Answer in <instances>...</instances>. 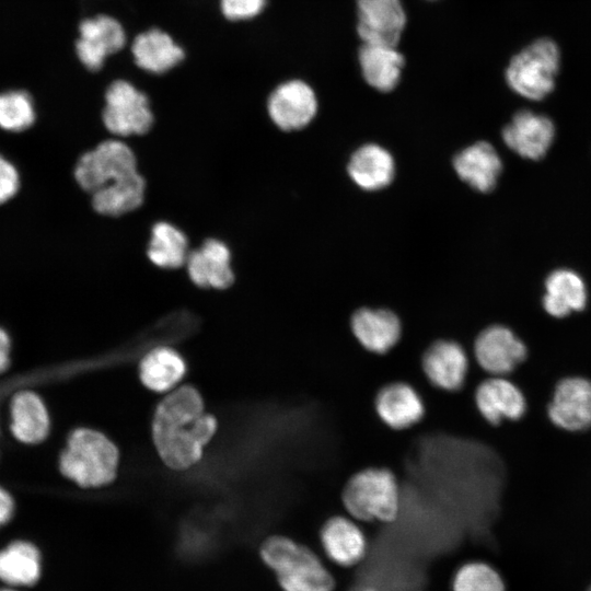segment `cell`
I'll use <instances>...</instances> for the list:
<instances>
[{
	"label": "cell",
	"instance_id": "cell-1",
	"mask_svg": "<svg viewBox=\"0 0 591 591\" xmlns=\"http://www.w3.org/2000/svg\"><path fill=\"white\" fill-rule=\"evenodd\" d=\"M74 178L92 195L93 209L119 217L138 209L144 200L146 182L138 172L134 151L120 140H105L78 160Z\"/></svg>",
	"mask_w": 591,
	"mask_h": 591
},
{
	"label": "cell",
	"instance_id": "cell-2",
	"mask_svg": "<svg viewBox=\"0 0 591 591\" xmlns=\"http://www.w3.org/2000/svg\"><path fill=\"white\" fill-rule=\"evenodd\" d=\"M217 429L216 418L205 412L198 391L184 385L166 395L157 406L152 433L162 461L173 470L196 464L202 448Z\"/></svg>",
	"mask_w": 591,
	"mask_h": 591
},
{
	"label": "cell",
	"instance_id": "cell-3",
	"mask_svg": "<svg viewBox=\"0 0 591 591\" xmlns=\"http://www.w3.org/2000/svg\"><path fill=\"white\" fill-rule=\"evenodd\" d=\"M341 506L352 519L362 522L395 521L402 507L397 475L384 466H368L357 471L344 485Z\"/></svg>",
	"mask_w": 591,
	"mask_h": 591
},
{
	"label": "cell",
	"instance_id": "cell-4",
	"mask_svg": "<svg viewBox=\"0 0 591 591\" xmlns=\"http://www.w3.org/2000/svg\"><path fill=\"white\" fill-rule=\"evenodd\" d=\"M263 561L276 573L283 591H333L335 582L305 545L283 535L266 538L259 548Z\"/></svg>",
	"mask_w": 591,
	"mask_h": 591
},
{
	"label": "cell",
	"instance_id": "cell-5",
	"mask_svg": "<svg viewBox=\"0 0 591 591\" xmlns=\"http://www.w3.org/2000/svg\"><path fill=\"white\" fill-rule=\"evenodd\" d=\"M118 460V450L106 436L93 429L79 428L68 438L60 454L59 468L81 487H101L115 479Z\"/></svg>",
	"mask_w": 591,
	"mask_h": 591
},
{
	"label": "cell",
	"instance_id": "cell-6",
	"mask_svg": "<svg viewBox=\"0 0 591 591\" xmlns=\"http://www.w3.org/2000/svg\"><path fill=\"white\" fill-rule=\"evenodd\" d=\"M559 63L555 42L536 39L511 58L505 73L507 84L518 95L540 101L554 90Z\"/></svg>",
	"mask_w": 591,
	"mask_h": 591
},
{
	"label": "cell",
	"instance_id": "cell-7",
	"mask_svg": "<svg viewBox=\"0 0 591 591\" xmlns=\"http://www.w3.org/2000/svg\"><path fill=\"white\" fill-rule=\"evenodd\" d=\"M102 119L109 132L120 137L142 136L153 125L148 97L124 80L108 86Z\"/></svg>",
	"mask_w": 591,
	"mask_h": 591
},
{
	"label": "cell",
	"instance_id": "cell-8",
	"mask_svg": "<svg viewBox=\"0 0 591 591\" xmlns=\"http://www.w3.org/2000/svg\"><path fill=\"white\" fill-rule=\"evenodd\" d=\"M355 7L360 43L398 47L407 24L402 0H355Z\"/></svg>",
	"mask_w": 591,
	"mask_h": 591
},
{
	"label": "cell",
	"instance_id": "cell-9",
	"mask_svg": "<svg viewBox=\"0 0 591 591\" xmlns=\"http://www.w3.org/2000/svg\"><path fill=\"white\" fill-rule=\"evenodd\" d=\"M420 366L431 386L444 392H459L466 384L470 359L460 341L437 338L424 350Z\"/></svg>",
	"mask_w": 591,
	"mask_h": 591
},
{
	"label": "cell",
	"instance_id": "cell-10",
	"mask_svg": "<svg viewBox=\"0 0 591 591\" xmlns=\"http://www.w3.org/2000/svg\"><path fill=\"white\" fill-rule=\"evenodd\" d=\"M317 108L318 102L313 88L301 79L280 83L267 100L270 119L285 131L298 130L309 125Z\"/></svg>",
	"mask_w": 591,
	"mask_h": 591
},
{
	"label": "cell",
	"instance_id": "cell-11",
	"mask_svg": "<svg viewBox=\"0 0 591 591\" xmlns=\"http://www.w3.org/2000/svg\"><path fill=\"white\" fill-rule=\"evenodd\" d=\"M373 407L379 419L396 431L416 427L426 415V404L421 393L406 381L383 384L375 393Z\"/></svg>",
	"mask_w": 591,
	"mask_h": 591
},
{
	"label": "cell",
	"instance_id": "cell-12",
	"mask_svg": "<svg viewBox=\"0 0 591 591\" xmlns=\"http://www.w3.org/2000/svg\"><path fill=\"white\" fill-rule=\"evenodd\" d=\"M473 354L485 372L503 376L525 359L526 347L508 327L490 325L476 336Z\"/></svg>",
	"mask_w": 591,
	"mask_h": 591
},
{
	"label": "cell",
	"instance_id": "cell-13",
	"mask_svg": "<svg viewBox=\"0 0 591 591\" xmlns=\"http://www.w3.org/2000/svg\"><path fill=\"white\" fill-rule=\"evenodd\" d=\"M554 138L553 120L529 109L517 112L502 130V139L510 150L535 161L545 157Z\"/></svg>",
	"mask_w": 591,
	"mask_h": 591
},
{
	"label": "cell",
	"instance_id": "cell-14",
	"mask_svg": "<svg viewBox=\"0 0 591 591\" xmlns=\"http://www.w3.org/2000/svg\"><path fill=\"white\" fill-rule=\"evenodd\" d=\"M349 328L357 343L368 352L385 355L401 341L399 317L384 308H360L354 312Z\"/></svg>",
	"mask_w": 591,
	"mask_h": 591
},
{
	"label": "cell",
	"instance_id": "cell-15",
	"mask_svg": "<svg viewBox=\"0 0 591 591\" xmlns=\"http://www.w3.org/2000/svg\"><path fill=\"white\" fill-rule=\"evenodd\" d=\"M76 44L80 61L90 70H99L105 59L125 45V32L119 22L107 15L84 20L79 26Z\"/></svg>",
	"mask_w": 591,
	"mask_h": 591
},
{
	"label": "cell",
	"instance_id": "cell-16",
	"mask_svg": "<svg viewBox=\"0 0 591 591\" xmlns=\"http://www.w3.org/2000/svg\"><path fill=\"white\" fill-rule=\"evenodd\" d=\"M548 416L566 430L591 427V382L583 378H567L559 382L548 406Z\"/></svg>",
	"mask_w": 591,
	"mask_h": 591
},
{
	"label": "cell",
	"instance_id": "cell-17",
	"mask_svg": "<svg viewBox=\"0 0 591 591\" xmlns=\"http://www.w3.org/2000/svg\"><path fill=\"white\" fill-rule=\"evenodd\" d=\"M186 266L189 279L199 288L222 290L234 282L231 251L218 239H207L189 252Z\"/></svg>",
	"mask_w": 591,
	"mask_h": 591
},
{
	"label": "cell",
	"instance_id": "cell-18",
	"mask_svg": "<svg viewBox=\"0 0 591 591\" xmlns=\"http://www.w3.org/2000/svg\"><path fill=\"white\" fill-rule=\"evenodd\" d=\"M357 60L366 84L381 93L398 86L406 63L398 47L384 44L360 43Z\"/></svg>",
	"mask_w": 591,
	"mask_h": 591
},
{
	"label": "cell",
	"instance_id": "cell-19",
	"mask_svg": "<svg viewBox=\"0 0 591 591\" xmlns=\"http://www.w3.org/2000/svg\"><path fill=\"white\" fill-rule=\"evenodd\" d=\"M474 403L480 416L490 425L503 419H519L525 412V399L521 391L503 376L482 381L475 390Z\"/></svg>",
	"mask_w": 591,
	"mask_h": 591
},
{
	"label": "cell",
	"instance_id": "cell-20",
	"mask_svg": "<svg viewBox=\"0 0 591 591\" xmlns=\"http://www.w3.org/2000/svg\"><path fill=\"white\" fill-rule=\"evenodd\" d=\"M320 542L326 556L337 565L347 567L360 561L367 552V538L352 518L335 514L320 529Z\"/></svg>",
	"mask_w": 591,
	"mask_h": 591
},
{
	"label": "cell",
	"instance_id": "cell-21",
	"mask_svg": "<svg viewBox=\"0 0 591 591\" xmlns=\"http://www.w3.org/2000/svg\"><path fill=\"white\" fill-rule=\"evenodd\" d=\"M453 166L462 181L478 192L488 193L497 184L502 162L489 142L478 141L459 152Z\"/></svg>",
	"mask_w": 591,
	"mask_h": 591
},
{
	"label": "cell",
	"instance_id": "cell-22",
	"mask_svg": "<svg viewBox=\"0 0 591 591\" xmlns=\"http://www.w3.org/2000/svg\"><path fill=\"white\" fill-rule=\"evenodd\" d=\"M587 303V288L582 278L570 269H556L545 280L543 306L554 317H565L581 311Z\"/></svg>",
	"mask_w": 591,
	"mask_h": 591
},
{
	"label": "cell",
	"instance_id": "cell-23",
	"mask_svg": "<svg viewBox=\"0 0 591 591\" xmlns=\"http://www.w3.org/2000/svg\"><path fill=\"white\" fill-rule=\"evenodd\" d=\"M348 173L359 187L376 190L391 183L394 176V160L384 148L369 143L351 155Z\"/></svg>",
	"mask_w": 591,
	"mask_h": 591
},
{
	"label": "cell",
	"instance_id": "cell-24",
	"mask_svg": "<svg viewBox=\"0 0 591 591\" xmlns=\"http://www.w3.org/2000/svg\"><path fill=\"white\" fill-rule=\"evenodd\" d=\"M11 430L14 437L24 443H38L47 437L49 417L38 395L23 391L13 397Z\"/></svg>",
	"mask_w": 591,
	"mask_h": 591
},
{
	"label": "cell",
	"instance_id": "cell-25",
	"mask_svg": "<svg viewBox=\"0 0 591 591\" xmlns=\"http://www.w3.org/2000/svg\"><path fill=\"white\" fill-rule=\"evenodd\" d=\"M131 50L137 65L152 73H163L184 58L183 49L169 34L160 30H150L138 35Z\"/></svg>",
	"mask_w": 591,
	"mask_h": 591
},
{
	"label": "cell",
	"instance_id": "cell-26",
	"mask_svg": "<svg viewBox=\"0 0 591 591\" xmlns=\"http://www.w3.org/2000/svg\"><path fill=\"white\" fill-rule=\"evenodd\" d=\"M42 571L40 553L25 541H16L0 551V580L11 587L35 584Z\"/></svg>",
	"mask_w": 591,
	"mask_h": 591
},
{
	"label": "cell",
	"instance_id": "cell-27",
	"mask_svg": "<svg viewBox=\"0 0 591 591\" xmlns=\"http://www.w3.org/2000/svg\"><path fill=\"white\" fill-rule=\"evenodd\" d=\"M186 364L181 355L170 347L150 350L139 364V376L144 386L162 393L174 387L184 376Z\"/></svg>",
	"mask_w": 591,
	"mask_h": 591
},
{
	"label": "cell",
	"instance_id": "cell-28",
	"mask_svg": "<svg viewBox=\"0 0 591 591\" xmlns=\"http://www.w3.org/2000/svg\"><path fill=\"white\" fill-rule=\"evenodd\" d=\"M188 240L175 225L166 221L157 222L151 230L147 256L160 268L175 269L186 264Z\"/></svg>",
	"mask_w": 591,
	"mask_h": 591
},
{
	"label": "cell",
	"instance_id": "cell-29",
	"mask_svg": "<svg viewBox=\"0 0 591 591\" xmlns=\"http://www.w3.org/2000/svg\"><path fill=\"white\" fill-rule=\"evenodd\" d=\"M453 591H507L500 571L486 560H471L462 565L452 580Z\"/></svg>",
	"mask_w": 591,
	"mask_h": 591
},
{
	"label": "cell",
	"instance_id": "cell-30",
	"mask_svg": "<svg viewBox=\"0 0 591 591\" xmlns=\"http://www.w3.org/2000/svg\"><path fill=\"white\" fill-rule=\"evenodd\" d=\"M35 121L32 97L24 91L14 90L0 93V128L20 132Z\"/></svg>",
	"mask_w": 591,
	"mask_h": 591
},
{
	"label": "cell",
	"instance_id": "cell-31",
	"mask_svg": "<svg viewBox=\"0 0 591 591\" xmlns=\"http://www.w3.org/2000/svg\"><path fill=\"white\" fill-rule=\"evenodd\" d=\"M267 0H221V9L229 20H247L258 15Z\"/></svg>",
	"mask_w": 591,
	"mask_h": 591
},
{
	"label": "cell",
	"instance_id": "cell-32",
	"mask_svg": "<svg viewBox=\"0 0 591 591\" xmlns=\"http://www.w3.org/2000/svg\"><path fill=\"white\" fill-rule=\"evenodd\" d=\"M19 187L20 175L16 167L0 154V205L10 200Z\"/></svg>",
	"mask_w": 591,
	"mask_h": 591
},
{
	"label": "cell",
	"instance_id": "cell-33",
	"mask_svg": "<svg viewBox=\"0 0 591 591\" xmlns=\"http://www.w3.org/2000/svg\"><path fill=\"white\" fill-rule=\"evenodd\" d=\"M14 503L10 494L0 487V526L10 521L13 515Z\"/></svg>",
	"mask_w": 591,
	"mask_h": 591
},
{
	"label": "cell",
	"instance_id": "cell-34",
	"mask_svg": "<svg viewBox=\"0 0 591 591\" xmlns=\"http://www.w3.org/2000/svg\"><path fill=\"white\" fill-rule=\"evenodd\" d=\"M10 337L8 333L0 327V373H2L10 362Z\"/></svg>",
	"mask_w": 591,
	"mask_h": 591
},
{
	"label": "cell",
	"instance_id": "cell-35",
	"mask_svg": "<svg viewBox=\"0 0 591 591\" xmlns=\"http://www.w3.org/2000/svg\"><path fill=\"white\" fill-rule=\"evenodd\" d=\"M0 591H14L13 589H0Z\"/></svg>",
	"mask_w": 591,
	"mask_h": 591
},
{
	"label": "cell",
	"instance_id": "cell-36",
	"mask_svg": "<svg viewBox=\"0 0 591 591\" xmlns=\"http://www.w3.org/2000/svg\"><path fill=\"white\" fill-rule=\"evenodd\" d=\"M586 591H591V583L589 584Z\"/></svg>",
	"mask_w": 591,
	"mask_h": 591
}]
</instances>
